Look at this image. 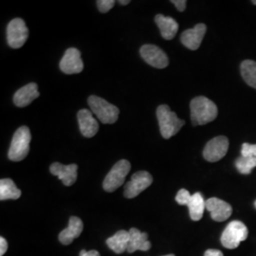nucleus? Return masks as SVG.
<instances>
[{
  "label": "nucleus",
  "instance_id": "16",
  "mask_svg": "<svg viewBox=\"0 0 256 256\" xmlns=\"http://www.w3.org/2000/svg\"><path fill=\"white\" fill-rule=\"evenodd\" d=\"M40 96L38 86L36 82H30L16 92L14 102L18 108H25Z\"/></svg>",
  "mask_w": 256,
  "mask_h": 256
},
{
  "label": "nucleus",
  "instance_id": "6",
  "mask_svg": "<svg viewBox=\"0 0 256 256\" xmlns=\"http://www.w3.org/2000/svg\"><path fill=\"white\" fill-rule=\"evenodd\" d=\"M131 169V164L126 160H119L116 164L112 167L110 173L106 176L102 187L106 192H112L116 191L120 187L126 180V176H128Z\"/></svg>",
  "mask_w": 256,
  "mask_h": 256
},
{
  "label": "nucleus",
  "instance_id": "27",
  "mask_svg": "<svg viewBox=\"0 0 256 256\" xmlns=\"http://www.w3.org/2000/svg\"><path fill=\"white\" fill-rule=\"evenodd\" d=\"M241 154L243 156H254L256 158V144H243Z\"/></svg>",
  "mask_w": 256,
  "mask_h": 256
},
{
  "label": "nucleus",
  "instance_id": "5",
  "mask_svg": "<svg viewBox=\"0 0 256 256\" xmlns=\"http://www.w3.org/2000/svg\"><path fill=\"white\" fill-rule=\"evenodd\" d=\"M248 234L247 227L243 222L232 221L224 230L221 236V243L227 248H236L239 244L246 240Z\"/></svg>",
  "mask_w": 256,
  "mask_h": 256
},
{
  "label": "nucleus",
  "instance_id": "26",
  "mask_svg": "<svg viewBox=\"0 0 256 256\" xmlns=\"http://www.w3.org/2000/svg\"><path fill=\"white\" fill-rule=\"evenodd\" d=\"M96 3H97V7L99 10L102 14H106L114 7V5L116 4V1H114V0H98Z\"/></svg>",
  "mask_w": 256,
  "mask_h": 256
},
{
  "label": "nucleus",
  "instance_id": "32",
  "mask_svg": "<svg viewBox=\"0 0 256 256\" xmlns=\"http://www.w3.org/2000/svg\"><path fill=\"white\" fill-rule=\"evenodd\" d=\"M130 3V0H120L119 4L120 5H128Z\"/></svg>",
  "mask_w": 256,
  "mask_h": 256
},
{
  "label": "nucleus",
  "instance_id": "12",
  "mask_svg": "<svg viewBox=\"0 0 256 256\" xmlns=\"http://www.w3.org/2000/svg\"><path fill=\"white\" fill-rule=\"evenodd\" d=\"M207 27L205 24H198L192 28L183 32L180 40L184 46L191 50H196L202 45V40L206 34Z\"/></svg>",
  "mask_w": 256,
  "mask_h": 256
},
{
  "label": "nucleus",
  "instance_id": "21",
  "mask_svg": "<svg viewBox=\"0 0 256 256\" xmlns=\"http://www.w3.org/2000/svg\"><path fill=\"white\" fill-rule=\"evenodd\" d=\"M189 214L194 221H198L202 218L204 210L206 209V202L204 200L200 192H196L192 194L191 200L188 203Z\"/></svg>",
  "mask_w": 256,
  "mask_h": 256
},
{
  "label": "nucleus",
  "instance_id": "1",
  "mask_svg": "<svg viewBox=\"0 0 256 256\" xmlns=\"http://www.w3.org/2000/svg\"><path fill=\"white\" fill-rule=\"evenodd\" d=\"M190 108L191 120L194 126L209 124L216 120L218 114V110L216 104L204 96L194 98L190 104Z\"/></svg>",
  "mask_w": 256,
  "mask_h": 256
},
{
  "label": "nucleus",
  "instance_id": "10",
  "mask_svg": "<svg viewBox=\"0 0 256 256\" xmlns=\"http://www.w3.org/2000/svg\"><path fill=\"white\" fill-rule=\"evenodd\" d=\"M140 54L147 64L156 68H164L169 64L166 54L155 45H144L140 50Z\"/></svg>",
  "mask_w": 256,
  "mask_h": 256
},
{
  "label": "nucleus",
  "instance_id": "29",
  "mask_svg": "<svg viewBox=\"0 0 256 256\" xmlns=\"http://www.w3.org/2000/svg\"><path fill=\"white\" fill-rule=\"evenodd\" d=\"M8 250V243L4 238H0V256H3Z\"/></svg>",
  "mask_w": 256,
  "mask_h": 256
},
{
  "label": "nucleus",
  "instance_id": "4",
  "mask_svg": "<svg viewBox=\"0 0 256 256\" xmlns=\"http://www.w3.org/2000/svg\"><path fill=\"white\" fill-rule=\"evenodd\" d=\"M88 104L92 112L104 124H112L117 122L120 110L104 99L92 95L88 98Z\"/></svg>",
  "mask_w": 256,
  "mask_h": 256
},
{
  "label": "nucleus",
  "instance_id": "9",
  "mask_svg": "<svg viewBox=\"0 0 256 256\" xmlns=\"http://www.w3.org/2000/svg\"><path fill=\"white\" fill-rule=\"evenodd\" d=\"M229 140L224 136L214 138L208 142L203 150V156L210 162H218L228 152Z\"/></svg>",
  "mask_w": 256,
  "mask_h": 256
},
{
  "label": "nucleus",
  "instance_id": "28",
  "mask_svg": "<svg viewBox=\"0 0 256 256\" xmlns=\"http://www.w3.org/2000/svg\"><path fill=\"white\" fill-rule=\"evenodd\" d=\"M171 2L174 4L176 8L180 12H183L184 10L186 9L187 2L185 0H172Z\"/></svg>",
  "mask_w": 256,
  "mask_h": 256
},
{
  "label": "nucleus",
  "instance_id": "13",
  "mask_svg": "<svg viewBox=\"0 0 256 256\" xmlns=\"http://www.w3.org/2000/svg\"><path fill=\"white\" fill-rule=\"evenodd\" d=\"M206 210L210 212L212 218L218 222L228 220L232 212L229 203L216 198H212L206 202Z\"/></svg>",
  "mask_w": 256,
  "mask_h": 256
},
{
  "label": "nucleus",
  "instance_id": "25",
  "mask_svg": "<svg viewBox=\"0 0 256 256\" xmlns=\"http://www.w3.org/2000/svg\"><path fill=\"white\" fill-rule=\"evenodd\" d=\"M192 194L187 191L186 189H180L176 196V202L180 205H188L189 202L191 200Z\"/></svg>",
  "mask_w": 256,
  "mask_h": 256
},
{
  "label": "nucleus",
  "instance_id": "11",
  "mask_svg": "<svg viewBox=\"0 0 256 256\" xmlns=\"http://www.w3.org/2000/svg\"><path fill=\"white\" fill-rule=\"evenodd\" d=\"M59 66L60 70L66 74H77L82 72L84 70V63L81 58V52L75 48H70L66 50Z\"/></svg>",
  "mask_w": 256,
  "mask_h": 256
},
{
  "label": "nucleus",
  "instance_id": "18",
  "mask_svg": "<svg viewBox=\"0 0 256 256\" xmlns=\"http://www.w3.org/2000/svg\"><path fill=\"white\" fill-rule=\"evenodd\" d=\"M129 243H128V252L132 254L137 250L146 252L151 248V243L148 241V234L142 232L140 230L132 228L129 230Z\"/></svg>",
  "mask_w": 256,
  "mask_h": 256
},
{
  "label": "nucleus",
  "instance_id": "23",
  "mask_svg": "<svg viewBox=\"0 0 256 256\" xmlns=\"http://www.w3.org/2000/svg\"><path fill=\"white\" fill-rule=\"evenodd\" d=\"M241 75L248 86L256 88V62L245 60L241 64Z\"/></svg>",
  "mask_w": 256,
  "mask_h": 256
},
{
  "label": "nucleus",
  "instance_id": "20",
  "mask_svg": "<svg viewBox=\"0 0 256 256\" xmlns=\"http://www.w3.org/2000/svg\"><path fill=\"white\" fill-rule=\"evenodd\" d=\"M129 238H130L129 232L122 230L118 232H116L112 238H108L106 240V244L115 254H120L126 250H128Z\"/></svg>",
  "mask_w": 256,
  "mask_h": 256
},
{
  "label": "nucleus",
  "instance_id": "3",
  "mask_svg": "<svg viewBox=\"0 0 256 256\" xmlns=\"http://www.w3.org/2000/svg\"><path fill=\"white\" fill-rule=\"evenodd\" d=\"M32 140L30 131L27 126L19 128L12 140L8 156L12 162L23 160L30 151V142Z\"/></svg>",
  "mask_w": 256,
  "mask_h": 256
},
{
  "label": "nucleus",
  "instance_id": "8",
  "mask_svg": "<svg viewBox=\"0 0 256 256\" xmlns=\"http://www.w3.org/2000/svg\"><path fill=\"white\" fill-rule=\"evenodd\" d=\"M153 182V178L146 171H138L132 176L131 180L126 184L124 196L134 198L144 192Z\"/></svg>",
  "mask_w": 256,
  "mask_h": 256
},
{
  "label": "nucleus",
  "instance_id": "22",
  "mask_svg": "<svg viewBox=\"0 0 256 256\" xmlns=\"http://www.w3.org/2000/svg\"><path fill=\"white\" fill-rule=\"evenodd\" d=\"M20 196L21 191L10 178H2L0 180V200L2 202L8 200H16Z\"/></svg>",
  "mask_w": 256,
  "mask_h": 256
},
{
  "label": "nucleus",
  "instance_id": "7",
  "mask_svg": "<svg viewBox=\"0 0 256 256\" xmlns=\"http://www.w3.org/2000/svg\"><path fill=\"white\" fill-rule=\"evenodd\" d=\"M28 37V30L23 19H12L7 27V41L10 48H19L25 44Z\"/></svg>",
  "mask_w": 256,
  "mask_h": 256
},
{
  "label": "nucleus",
  "instance_id": "34",
  "mask_svg": "<svg viewBox=\"0 0 256 256\" xmlns=\"http://www.w3.org/2000/svg\"><path fill=\"white\" fill-rule=\"evenodd\" d=\"M174 256V254H168V256Z\"/></svg>",
  "mask_w": 256,
  "mask_h": 256
},
{
  "label": "nucleus",
  "instance_id": "14",
  "mask_svg": "<svg viewBox=\"0 0 256 256\" xmlns=\"http://www.w3.org/2000/svg\"><path fill=\"white\" fill-rule=\"evenodd\" d=\"M50 173L58 176L64 186H72L77 180L78 166L76 164L64 165L60 162L52 164L50 168Z\"/></svg>",
  "mask_w": 256,
  "mask_h": 256
},
{
  "label": "nucleus",
  "instance_id": "30",
  "mask_svg": "<svg viewBox=\"0 0 256 256\" xmlns=\"http://www.w3.org/2000/svg\"><path fill=\"white\" fill-rule=\"evenodd\" d=\"M204 256H223V254L218 250L210 248V250H208L205 252Z\"/></svg>",
  "mask_w": 256,
  "mask_h": 256
},
{
  "label": "nucleus",
  "instance_id": "31",
  "mask_svg": "<svg viewBox=\"0 0 256 256\" xmlns=\"http://www.w3.org/2000/svg\"><path fill=\"white\" fill-rule=\"evenodd\" d=\"M80 256H101L100 254L97 250H90L86 252L84 250H82V252H80Z\"/></svg>",
  "mask_w": 256,
  "mask_h": 256
},
{
  "label": "nucleus",
  "instance_id": "19",
  "mask_svg": "<svg viewBox=\"0 0 256 256\" xmlns=\"http://www.w3.org/2000/svg\"><path fill=\"white\" fill-rule=\"evenodd\" d=\"M156 24L160 30V34L166 40H172L178 30V24L176 21L172 18L164 16V14H158L155 18Z\"/></svg>",
  "mask_w": 256,
  "mask_h": 256
},
{
  "label": "nucleus",
  "instance_id": "15",
  "mask_svg": "<svg viewBox=\"0 0 256 256\" xmlns=\"http://www.w3.org/2000/svg\"><path fill=\"white\" fill-rule=\"evenodd\" d=\"M77 118L80 131L84 137L92 138L97 134L99 130V124L93 117L90 110H80L77 114Z\"/></svg>",
  "mask_w": 256,
  "mask_h": 256
},
{
  "label": "nucleus",
  "instance_id": "35",
  "mask_svg": "<svg viewBox=\"0 0 256 256\" xmlns=\"http://www.w3.org/2000/svg\"><path fill=\"white\" fill-rule=\"evenodd\" d=\"M254 205H256V203H254Z\"/></svg>",
  "mask_w": 256,
  "mask_h": 256
},
{
  "label": "nucleus",
  "instance_id": "24",
  "mask_svg": "<svg viewBox=\"0 0 256 256\" xmlns=\"http://www.w3.org/2000/svg\"><path fill=\"white\" fill-rule=\"evenodd\" d=\"M236 166L240 174H250L252 168L256 167V158L241 156L236 160Z\"/></svg>",
  "mask_w": 256,
  "mask_h": 256
},
{
  "label": "nucleus",
  "instance_id": "17",
  "mask_svg": "<svg viewBox=\"0 0 256 256\" xmlns=\"http://www.w3.org/2000/svg\"><path fill=\"white\" fill-rule=\"evenodd\" d=\"M84 224L82 220L77 216H72L70 218L68 226L63 230L59 234V241L63 245H70L74 242L75 238H79L82 234Z\"/></svg>",
  "mask_w": 256,
  "mask_h": 256
},
{
  "label": "nucleus",
  "instance_id": "2",
  "mask_svg": "<svg viewBox=\"0 0 256 256\" xmlns=\"http://www.w3.org/2000/svg\"><path fill=\"white\" fill-rule=\"evenodd\" d=\"M156 117L160 134L166 140L174 136L184 126L185 122L180 120L176 114L170 110L168 106H160L156 110Z\"/></svg>",
  "mask_w": 256,
  "mask_h": 256
},
{
  "label": "nucleus",
  "instance_id": "33",
  "mask_svg": "<svg viewBox=\"0 0 256 256\" xmlns=\"http://www.w3.org/2000/svg\"><path fill=\"white\" fill-rule=\"evenodd\" d=\"M252 3H254V5H256V0H254V1H252Z\"/></svg>",
  "mask_w": 256,
  "mask_h": 256
}]
</instances>
